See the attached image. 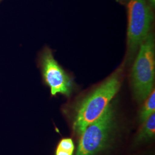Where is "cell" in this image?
Masks as SVG:
<instances>
[{
    "label": "cell",
    "mask_w": 155,
    "mask_h": 155,
    "mask_svg": "<svg viewBox=\"0 0 155 155\" xmlns=\"http://www.w3.org/2000/svg\"><path fill=\"white\" fill-rule=\"evenodd\" d=\"M116 113L111 102L104 113L79 136L76 155H97L110 145L116 127Z\"/></svg>",
    "instance_id": "cell-2"
},
{
    "label": "cell",
    "mask_w": 155,
    "mask_h": 155,
    "mask_svg": "<svg viewBox=\"0 0 155 155\" xmlns=\"http://www.w3.org/2000/svg\"><path fill=\"white\" fill-rule=\"evenodd\" d=\"M2 1V0H0V1Z\"/></svg>",
    "instance_id": "cell-11"
},
{
    "label": "cell",
    "mask_w": 155,
    "mask_h": 155,
    "mask_svg": "<svg viewBox=\"0 0 155 155\" xmlns=\"http://www.w3.org/2000/svg\"><path fill=\"white\" fill-rule=\"evenodd\" d=\"M155 74V42L149 33L139 48L131 73L133 94L139 102L145 101L153 91Z\"/></svg>",
    "instance_id": "cell-3"
},
{
    "label": "cell",
    "mask_w": 155,
    "mask_h": 155,
    "mask_svg": "<svg viewBox=\"0 0 155 155\" xmlns=\"http://www.w3.org/2000/svg\"><path fill=\"white\" fill-rule=\"evenodd\" d=\"M155 112V91L153 90L148 97L145 100L139 114V120L141 123H144L152 114Z\"/></svg>",
    "instance_id": "cell-7"
},
{
    "label": "cell",
    "mask_w": 155,
    "mask_h": 155,
    "mask_svg": "<svg viewBox=\"0 0 155 155\" xmlns=\"http://www.w3.org/2000/svg\"><path fill=\"white\" fill-rule=\"evenodd\" d=\"M74 151L61 148L57 147L56 150L55 155H73Z\"/></svg>",
    "instance_id": "cell-8"
},
{
    "label": "cell",
    "mask_w": 155,
    "mask_h": 155,
    "mask_svg": "<svg viewBox=\"0 0 155 155\" xmlns=\"http://www.w3.org/2000/svg\"><path fill=\"white\" fill-rule=\"evenodd\" d=\"M127 46L130 59L149 35L153 13L145 0H127Z\"/></svg>",
    "instance_id": "cell-4"
},
{
    "label": "cell",
    "mask_w": 155,
    "mask_h": 155,
    "mask_svg": "<svg viewBox=\"0 0 155 155\" xmlns=\"http://www.w3.org/2000/svg\"><path fill=\"white\" fill-rule=\"evenodd\" d=\"M155 136V113L143 123V127L139 130L135 138L136 143H144L154 139Z\"/></svg>",
    "instance_id": "cell-6"
},
{
    "label": "cell",
    "mask_w": 155,
    "mask_h": 155,
    "mask_svg": "<svg viewBox=\"0 0 155 155\" xmlns=\"http://www.w3.org/2000/svg\"><path fill=\"white\" fill-rule=\"evenodd\" d=\"M40 65L44 80L50 87L51 95L61 94L70 97L73 87L72 80L59 65L48 47L41 54Z\"/></svg>",
    "instance_id": "cell-5"
},
{
    "label": "cell",
    "mask_w": 155,
    "mask_h": 155,
    "mask_svg": "<svg viewBox=\"0 0 155 155\" xmlns=\"http://www.w3.org/2000/svg\"><path fill=\"white\" fill-rule=\"evenodd\" d=\"M117 1H122L123 0H117Z\"/></svg>",
    "instance_id": "cell-10"
},
{
    "label": "cell",
    "mask_w": 155,
    "mask_h": 155,
    "mask_svg": "<svg viewBox=\"0 0 155 155\" xmlns=\"http://www.w3.org/2000/svg\"><path fill=\"white\" fill-rule=\"evenodd\" d=\"M123 68L119 67L77 106L73 122L75 134L81 136L86 127L105 111L121 87Z\"/></svg>",
    "instance_id": "cell-1"
},
{
    "label": "cell",
    "mask_w": 155,
    "mask_h": 155,
    "mask_svg": "<svg viewBox=\"0 0 155 155\" xmlns=\"http://www.w3.org/2000/svg\"><path fill=\"white\" fill-rule=\"evenodd\" d=\"M150 1V5L152 7H155V0H149Z\"/></svg>",
    "instance_id": "cell-9"
}]
</instances>
